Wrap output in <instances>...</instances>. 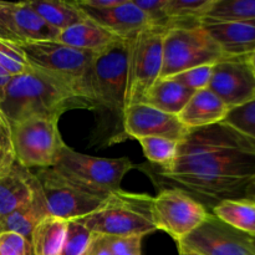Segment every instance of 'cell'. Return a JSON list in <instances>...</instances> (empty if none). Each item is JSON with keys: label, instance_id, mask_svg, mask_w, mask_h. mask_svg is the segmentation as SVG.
I'll list each match as a JSON object with an SVG mask.
<instances>
[{"label": "cell", "instance_id": "29", "mask_svg": "<svg viewBox=\"0 0 255 255\" xmlns=\"http://www.w3.org/2000/svg\"><path fill=\"white\" fill-rule=\"evenodd\" d=\"M91 241L92 233L80 219L69 221L61 255H87Z\"/></svg>", "mask_w": 255, "mask_h": 255}, {"label": "cell", "instance_id": "26", "mask_svg": "<svg viewBox=\"0 0 255 255\" xmlns=\"http://www.w3.org/2000/svg\"><path fill=\"white\" fill-rule=\"evenodd\" d=\"M213 4L214 0H167L166 10L171 29L201 25Z\"/></svg>", "mask_w": 255, "mask_h": 255}, {"label": "cell", "instance_id": "17", "mask_svg": "<svg viewBox=\"0 0 255 255\" xmlns=\"http://www.w3.org/2000/svg\"><path fill=\"white\" fill-rule=\"evenodd\" d=\"M39 188L35 173L16 162L10 173L0 179V221L27 203Z\"/></svg>", "mask_w": 255, "mask_h": 255}, {"label": "cell", "instance_id": "38", "mask_svg": "<svg viewBox=\"0 0 255 255\" xmlns=\"http://www.w3.org/2000/svg\"><path fill=\"white\" fill-rule=\"evenodd\" d=\"M87 255H114L110 251L109 247L105 243L104 238L101 236H96V234H92V241L90 244L89 252Z\"/></svg>", "mask_w": 255, "mask_h": 255}, {"label": "cell", "instance_id": "16", "mask_svg": "<svg viewBox=\"0 0 255 255\" xmlns=\"http://www.w3.org/2000/svg\"><path fill=\"white\" fill-rule=\"evenodd\" d=\"M226 57L251 56L255 52V21L202 22Z\"/></svg>", "mask_w": 255, "mask_h": 255}, {"label": "cell", "instance_id": "30", "mask_svg": "<svg viewBox=\"0 0 255 255\" xmlns=\"http://www.w3.org/2000/svg\"><path fill=\"white\" fill-rule=\"evenodd\" d=\"M223 122L255 142V99L248 104L229 110Z\"/></svg>", "mask_w": 255, "mask_h": 255}, {"label": "cell", "instance_id": "31", "mask_svg": "<svg viewBox=\"0 0 255 255\" xmlns=\"http://www.w3.org/2000/svg\"><path fill=\"white\" fill-rule=\"evenodd\" d=\"M0 66L11 77L24 74L30 67L17 45L1 40H0Z\"/></svg>", "mask_w": 255, "mask_h": 255}, {"label": "cell", "instance_id": "43", "mask_svg": "<svg viewBox=\"0 0 255 255\" xmlns=\"http://www.w3.org/2000/svg\"><path fill=\"white\" fill-rule=\"evenodd\" d=\"M2 119V115H1V112H0V120Z\"/></svg>", "mask_w": 255, "mask_h": 255}, {"label": "cell", "instance_id": "18", "mask_svg": "<svg viewBox=\"0 0 255 255\" xmlns=\"http://www.w3.org/2000/svg\"><path fill=\"white\" fill-rule=\"evenodd\" d=\"M228 112V106L216 94L204 89L192 95L177 117L187 129H193L221 124L226 120Z\"/></svg>", "mask_w": 255, "mask_h": 255}, {"label": "cell", "instance_id": "8", "mask_svg": "<svg viewBox=\"0 0 255 255\" xmlns=\"http://www.w3.org/2000/svg\"><path fill=\"white\" fill-rule=\"evenodd\" d=\"M166 32V30L148 26L129 40L126 109L143 101L144 95L161 76Z\"/></svg>", "mask_w": 255, "mask_h": 255}, {"label": "cell", "instance_id": "22", "mask_svg": "<svg viewBox=\"0 0 255 255\" xmlns=\"http://www.w3.org/2000/svg\"><path fill=\"white\" fill-rule=\"evenodd\" d=\"M47 216L50 214L47 211L41 187H40L27 203H25L24 206H21L0 221V233L12 232V233L20 234L27 241H30V237H31L36 224Z\"/></svg>", "mask_w": 255, "mask_h": 255}, {"label": "cell", "instance_id": "5", "mask_svg": "<svg viewBox=\"0 0 255 255\" xmlns=\"http://www.w3.org/2000/svg\"><path fill=\"white\" fill-rule=\"evenodd\" d=\"M52 168L80 188L96 196L109 198L121 189L124 177L136 164L127 157L100 158L65 147L59 161Z\"/></svg>", "mask_w": 255, "mask_h": 255}, {"label": "cell", "instance_id": "19", "mask_svg": "<svg viewBox=\"0 0 255 255\" xmlns=\"http://www.w3.org/2000/svg\"><path fill=\"white\" fill-rule=\"evenodd\" d=\"M117 40H120V37L115 36L109 30L90 19L64 30L57 37V41L67 46L94 54L104 51Z\"/></svg>", "mask_w": 255, "mask_h": 255}, {"label": "cell", "instance_id": "14", "mask_svg": "<svg viewBox=\"0 0 255 255\" xmlns=\"http://www.w3.org/2000/svg\"><path fill=\"white\" fill-rule=\"evenodd\" d=\"M188 129L181 124L178 117L166 114L149 105L138 102L126 109L124 116L125 136L134 139L146 137H163L179 142Z\"/></svg>", "mask_w": 255, "mask_h": 255}, {"label": "cell", "instance_id": "7", "mask_svg": "<svg viewBox=\"0 0 255 255\" xmlns=\"http://www.w3.org/2000/svg\"><path fill=\"white\" fill-rule=\"evenodd\" d=\"M221 47L203 25L176 27L164 34L161 79L172 77L197 66L214 65L224 59Z\"/></svg>", "mask_w": 255, "mask_h": 255}, {"label": "cell", "instance_id": "10", "mask_svg": "<svg viewBox=\"0 0 255 255\" xmlns=\"http://www.w3.org/2000/svg\"><path fill=\"white\" fill-rule=\"evenodd\" d=\"M209 213L203 204L178 189L159 191L152 202L156 231L167 233L176 243L199 228Z\"/></svg>", "mask_w": 255, "mask_h": 255}, {"label": "cell", "instance_id": "23", "mask_svg": "<svg viewBox=\"0 0 255 255\" xmlns=\"http://www.w3.org/2000/svg\"><path fill=\"white\" fill-rule=\"evenodd\" d=\"M67 221L47 216L36 224L30 237L31 255H61Z\"/></svg>", "mask_w": 255, "mask_h": 255}, {"label": "cell", "instance_id": "44", "mask_svg": "<svg viewBox=\"0 0 255 255\" xmlns=\"http://www.w3.org/2000/svg\"><path fill=\"white\" fill-rule=\"evenodd\" d=\"M253 242H254V244H255V238H253Z\"/></svg>", "mask_w": 255, "mask_h": 255}, {"label": "cell", "instance_id": "36", "mask_svg": "<svg viewBox=\"0 0 255 255\" xmlns=\"http://www.w3.org/2000/svg\"><path fill=\"white\" fill-rule=\"evenodd\" d=\"M0 255H31L30 241L12 232L0 233Z\"/></svg>", "mask_w": 255, "mask_h": 255}, {"label": "cell", "instance_id": "9", "mask_svg": "<svg viewBox=\"0 0 255 255\" xmlns=\"http://www.w3.org/2000/svg\"><path fill=\"white\" fill-rule=\"evenodd\" d=\"M17 46L24 54L29 66L69 80L79 86L92 102L89 77L90 67L95 56L94 52L74 49L57 40L29 42Z\"/></svg>", "mask_w": 255, "mask_h": 255}, {"label": "cell", "instance_id": "28", "mask_svg": "<svg viewBox=\"0 0 255 255\" xmlns=\"http://www.w3.org/2000/svg\"><path fill=\"white\" fill-rule=\"evenodd\" d=\"M149 164L157 167L168 166L174 159L178 142L163 137H146L138 139Z\"/></svg>", "mask_w": 255, "mask_h": 255}, {"label": "cell", "instance_id": "33", "mask_svg": "<svg viewBox=\"0 0 255 255\" xmlns=\"http://www.w3.org/2000/svg\"><path fill=\"white\" fill-rule=\"evenodd\" d=\"M15 163L16 154L11 139V128L9 122L2 116L0 120V179L10 173Z\"/></svg>", "mask_w": 255, "mask_h": 255}, {"label": "cell", "instance_id": "1", "mask_svg": "<svg viewBox=\"0 0 255 255\" xmlns=\"http://www.w3.org/2000/svg\"><path fill=\"white\" fill-rule=\"evenodd\" d=\"M136 167L159 191L178 189L212 212L222 201L244 198L255 177V142L221 122L188 129L168 166Z\"/></svg>", "mask_w": 255, "mask_h": 255}, {"label": "cell", "instance_id": "40", "mask_svg": "<svg viewBox=\"0 0 255 255\" xmlns=\"http://www.w3.org/2000/svg\"><path fill=\"white\" fill-rule=\"evenodd\" d=\"M244 198L249 199V201L254 202L255 203V177L248 183L246 188V194H244Z\"/></svg>", "mask_w": 255, "mask_h": 255}, {"label": "cell", "instance_id": "32", "mask_svg": "<svg viewBox=\"0 0 255 255\" xmlns=\"http://www.w3.org/2000/svg\"><path fill=\"white\" fill-rule=\"evenodd\" d=\"M134 4L142 10L149 27H157L168 31L171 20L167 15V0H133Z\"/></svg>", "mask_w": 255, "mask_h": 255}, {"label": "cell", "instance_id": "24", "mask_svg": "<svg viewBox=\"0 0 255 255\" xmlns=\"http://www.w3.org/2000/svg\"><path fill=\"white\" fill-rule=\"evenodd\" d=\"M32 9L54 29L60 32L74 25L85 21L89 17L80 9L76 1L61 0H31Z\"/></svg>", "mask_w": 255, "mask_h": 255}, {"label": "cell", "instance_id": "41", "mask_svg": "<svg viewBox=\"0 0 255 255\" xmlns=\"http://www.w3.org/2000/svg\"><path fill=\"white\" fill-rule=\"evenodd\" d=\"M249 62H251L252 67H253V70H254V74H255V52L249 56Z\"/></svg>", "mask_w": 255, "mask_h": 255}, {"label": "cell", "instance_id": "42", "mask_svg": "<svg viewBox=\"0 0 255 255\" xmlns=\"http://www.w3.org/2000/svg\"><path fill=\"white\" fill-rule=\"evenodd\" d=\"M179 255H199V254L192 253V252H179Z\"/></svg>", "mask_w": 255, "mask_h": 255}, {"label": "cell", "instance_id": "15", "mask_svg": "<svg viewBox=\"0 0 255 255\" xmlns=\"http://www.w3.org/2000/svg\"><path fill=\"white\" fill-rule=\"evenodd\" d=\"M80 9L90 20L109 30L120 39L131 40L142 30L148 27L146 16L133 0H122L121 4L117 6L105 10L82 6H80Z\"/></svg>", "mask_w": 255, "mask_h": 255}, {"label": "cell", "instance_id": "13", "mask_svg": "<svg viewBox=\"0 0 255 255\" xmlns=\"http://www.w3.org/2000/svg\"><path fill=\"white\" fill-rule=\"evenodd\" d=\"M208 89L229 110L255 99V74L249 56L224 57L213 65Z\"/></svg>", "mask_w": 255, "mask_h": 255}, {"label": "cell", "instance_id": "12", "mask_svg": "<svg viewBox=\"0 0 255 255\" xmlns=\"http://www.w3.org/2000/svg\"><path fill=\"white\" fill-rule=\"evenodd\" d=\"M176 244L178 252L199 255H255L253 238L228 227L212 213L199 228Z\"/></svg>", "mask_w": 255, "mask_h": 255}, {"label": "cell", "instance_id": "39", "mask_svg": "<svg viewBox=\"0 0 255 255\" xmlns=\"http://www.w3.org/2000/svg\"><path fill=\"white\" fill-rule=\"evenodd\" d=\"M10 80H11V76L0 66V104L2 102L5 96V91H6V87L9 85Z\"/></svg>", "mask_w": 255, "mask_h": 255}, {"label": "cell", "instance_id": "4", "mask_svg": "<svg viewBox=\"0 0 255 255\" xmlns=\"http://www.w3.org/2000/svg\"><path fill=\"white\" fill-rule=\"evenodd\" d=\"M153 197L122 189L112 193L94 213L80 221L92 234L104 237H146L156 232L152 219Z\"/></svg>", "mask_w": 255, "mask_h": 255}, {"label": "cell", "instance_id": "27", "mask_svg": "<svg viewBox=\"0 0 255 255\" xmlns=\"http://www.w3.org/2000/svg\"><path fill=\"white\" fill-rule=\"evenodd\" d=\"M203 21H255V0H214Z\"/></svg>", "mask_w": 255, "mask_h": 255}, {"label": "cell", "instance_id": "37", "mask_svg": "<svg viewBox=\"0 0 255 255\" xmlns=\"http://www.w3.org/2000/svg\"><path fill=\"white\" fill-rule=\"evenodd\" d=\"M0 40L15 45L21 44L12 20V2L0 1Z\"/></svg>", "mask_w": 255, "mask_h": 255}, {"label": "cell", "instance_id": "11", "mask_svg": "<svg viewBox=\"0 0 255 255\" xmlns=\"http://www.w3.org/2000/svg\"><path fill=\"white\" fill-rule=\"evenodd\" d=\"M35 177L41 187L50 216L67 222L94 213L107 199L71 183L52 167L37 169Z\"/></svg>", "mask_w": 255, "mask_h": 255}, {"label": "cell", "instance_id": "3", "mask_svg": "<svg viewBox=\"0 0 255 255\" xmlns=\"http://www.w3.org/2000/svg\"><path fill=\"white\" fill-rule=\"evenodd\" d=\"M129 40L120 39L104 51L95 54L90 67V92L97 112L114 119L120 141L124 133V116L126 111L127 60Z\"/></svg>", "mask_w": 255, "mask_h": 255}, {"label": "cell", "instance_id": "25", "mask_svg": "<svg viewBox=\"0 0 255 255\" xmlns=\"http://www.w3.org/2000/svg\"><path fill=\"white\" fill-rule=\"evenodd\" d=\"M216 218L231 228L255 238V203L249 199H227L211 212Z\"/></svg>", "mask_w": 255, "mask_h": 255}, {"label": "cell", "instance_id": "34", "mask_svg": "<svg viewBox=\"0 0 255 255\" xmlns=\"http://www.w3.org/2000/svg\"><path fill=\"white\" fill-rule=\"evenodd\" d=\"M212 70H213V65H203V66L193 67V69H189L181 74L174 75L172 76V79L176 80L187 89L196 92L199 90L208 89L212 77Z\"/></svg>", "mask_w": 255, "mask_h": 255}, {"label": "cell", "instance_id": "35", "mask_svg": "<svg viewBox=\"0 0 255 255\" xmlns=\"http://www.w3.org/2000/svg\"><path fill=\"white\" fill-rule=\"evenodd\" d=\"M101 237L114 255H142L143 237Z\"/></svg>", "mask_w": 255, "mask_h": 255}, {"label": "cell", "instance_id": "21", "mask_svg": "<svg viewBox=\"0 0 255 255\" xmlns=\"http://www.w3.org/2000/svg\"><path fill=\"white\" fill-rule=\"evenodd\" d=\"M193 94L194 91L184 87L172 77H159L144 95L142 102L162 112L178 116Z\"/></svg>", "mask_w": 255, "mask_h": 255}, {"label": "cell", "instance_id": "2", "mask_svg": "<svg viewBox=\"0 0 255 255\" xmlns=\"http://www.w3.org/2000/svg\"><path fill=\"white\" fill-rule=\"evenodd\" d=\"M79 109L94 111V105L79 86L31 66L11 77L0 104V112L10 126L34 116L60 119L65 112Z\"/></svg>", "mask_w": 255, "mask_h": 255}, {"label": "cell", "instance_id": "20", "mask_svg": "<svg viewBox=\"0 0 255 255\" xmlns=\"http://www.w3.org/2000/svg\"><path fill=\"white\" fill-rule=\"evenodd\" d=\"M12 20L21 44L54 41L60 31L50 26L30 5L29 1L12 2ZM20 44V45H21Z\"/></svg>", "mask_w": 255, "mask_h": 255}, {"label": "cell", "instance_id": "6", "mask_svg": "<svg viewBox=\"0 0 255 255\" xmlns=\"http://www.w3.org/2000/svg\"><path fill=\"white\" fill-rule=\"evenodd\" d=\"M59 117L34 116L10 126L16 162L27 169L51 168L66 143L59 129Z\"/></svg>", "mask_w": 255, "mask_h": 255}]
</instances>
